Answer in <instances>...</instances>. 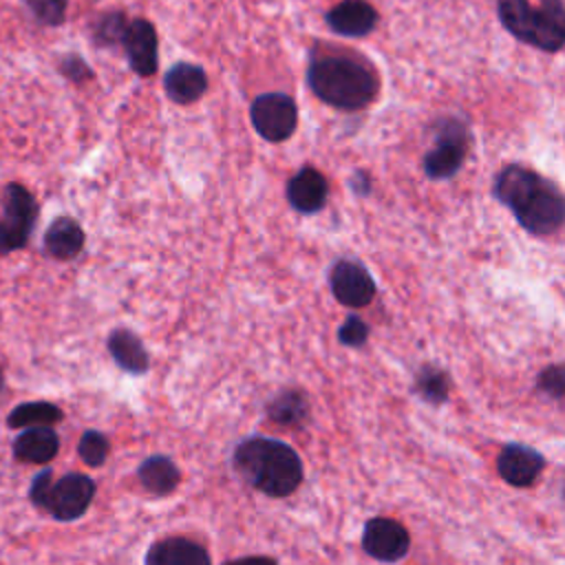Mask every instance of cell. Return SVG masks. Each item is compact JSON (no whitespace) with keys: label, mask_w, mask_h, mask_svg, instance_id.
Masks as SVG:
<instances>
[{"label":"cell","mask_w":565,"mask_h":565,"mask_svg":"<svg viewBox=\"0 0 565 565\" xmlns=\"http://www.w3.org/2000/svg\"><path fill=\"white\" fill-rule=\"evenodd\" d=\"M492 194L534 236L556 234L565 225V194L532 168L521 163L501 168L494 177Z\"/></svg>","instance_id":"cell-1"},{"label":"cell","mask_w":565,"mask_h":565,"mask_svg":"<svg viewBox=\"0 0 565 565\" xmlns=\"http://www.w3.org/2000/svg\"><path fill=\"white\" fill-rule=\"evenodd\" d=\"M234 470L267 497H289L302 483V461L298 452L271 437H247L232 452Z\"/></svg>","instance_id":"cell-2"},{"label":"cell","mask_w":565,"mask_h":565,"mask_svg":"<svg viewBox=\"0 0 565 565\" xmlns=\"http://www.w3.org/2000/svg\"><path fill=\"white\" fill-rule=\"evenodd\" d=\"M307 82L318 99L340 110L366 108L380 90L373 68L347 55L313 57L307 71Z\"/></svg>","instance_id":"cell-3"},{"label":"cell","mask_w":565,"mask_h":565,"mask_svg":"<svg viewBox=\"0 0 565 565\" xmlns=\"http://www.w3.org/2000/svg\"><path fill=\"white\" fill-rule=\"evenodd\" d=\"M501 24L521 42L554 53L565 46V4L561 0H497Z\"/></svg>","instance_id":"cell-4"},{"label":"cell","mask_w":565,"mask_h":565,"mask_svg":"<svg viewBox=\"0 0 565 565\" xmlns=\"http://www.w3.org/2000/svg\"><path fill=\"white\" fill-rule=\"evenodd\" d=\"M95 490V481L84 472H66L62 479H53V470L44 468L33 477L29 499L55 521L68 523L88 510Z\"/></svg>","instance_id":"cell-5"},{"label":"cell","mask_w":565,"mask_h":565,"mask_svg":"<svg viewBox=\"0 0 565 565\" xmlns=\"http://www.w3.org/2000/svg\"><path fill=\"white\" fill-rule=\"evenodd\" d=\"M468 148H470V132L466 124L455 117L441 119L435 132V141L422 159L424 174L433 181L450 179L463 166Z\"/></svg>","instance_id":"cell-6"},{"label":"cell","mask_w":565,"mask_h":565,"mask_svg":"<svg viewBox=\"0 0 565 565\" xmlns=\"http://www.w3.org/2000/svg\"><path fill=\"white\" fill-rule=\"evenodd\" d=\"M38 218L33 194L20 183H7L0 210V254H11L29 243Z\"/></svg>","instance_id":"cell-7"},{"label":"cell","mask_w":565,"mask_h":565,"mask_svg":"<svg viewBox=\"0 0 565 565\" xmlns=\"http://www.w3.org/2000/svg\"><path fill=\"white\" fill-rule=\"evenodd\" d=\"M249 119L254 130L271 141H285L298 126V106L287 93H263L249 106Z\"/></svg>","instance_id":"cell-8"},{"label":"cell","mask_w":565,"mask_h":565,"mask_svg":"<svg viewBox=\"0 0 565 565\" xmlns=\"http://www.w3.org/2000/svg\"><path fill=\"white\" fill-rule=\"evenodd\" d=\"M329 285L335 300L351 309L366 307L375 298V280L358 260H338L329 271Z\"/></svg>","instance_id":"cell-9"},{"label":"cell","mask_w":565,"mask_h":565,"mask_svg":"<svg viewBox=\"0 0 565 565\" xmlns=\"http://www.w3.org/2000/svg\"><path fill=\"white\" fill-rule=\"evenodd\" d=\"M362 547L377 561L395 563L406 556L411 547V534L402 523L386 516H375L364 525Z\"/></svg>","instance_id":"cell-10"},{"label":"cell","mask_w":565,"mask_h":565,"mask_svg":"<svg viewBox=\"0 0 565 565\" xmlns=\"http://www.w3.org/2000/svg\"><path fill=\"white\" fill-rule=\"evenodd\" d=\"M121 46H124V53L128 57L130 68L137 75L150 77V75L157 73L159 38H157V31H154L152 22H148L143 18L130 20Z\"/></svg>","instance_id":"cell-11"},{"label":"cell","mask_w":565,"mask_h":565,"mask_svg":"<svg viewBox=\"0 0 565 565\" xmlns=\"http://www.w3.org/2000/svg\"><path fill=\"white\" fill-rule=\"evenodd\" d=\"M545 468V459L539 450L523 444H508L497 457V470L505 483L514 488L532 486Z\"/></svg>","instance_id":"cell-12"},{"label":"cell","mask_w":565,"mask_h":565,"mask_svg":"<svg viewBox=\"0 0 565 565\" xmlns=\"http://www.w3.org/2000/svg\"><path fill=\"white\" fill-rule=\"evenodd\" d=\"M329 194L327 179L311 166L300 168L287 183V201L300 214H313L324 207Z\"/></svg>","instance_id":"cell-13"},{"label":"cell","mask_w":565,"mask_h":565,"mask_svg":"<svg viewBox=\"0 0 565 565\" xmlns=\"http://www.w3.org/2000/svg\"><path fill=\"white\" fill-rule=\"evenodd\" d=\"M327 24L344 38H362L377 24V11L366 0H342L327 13Z\"/></svg>","instance_id":"cell-14"},{"label":"cell","mask_w":565,"mask_h":565,"mask_svg":"<svg viewBox=\"0 0 565 565\" xmlns=\"http://www.w3.org/2000/svg\"><path fill=\"white\" fill-rule=\"evenodd\" d=\"M143 565H212V561L203 545L183 536H168L150 545Z\"/></svg>","instance_id":"cell-15"},{"label":"cell","mask_w":565,"mask_h":565,"mask_svg":"<svg viewBox=\"0 0 565 565\" xmlns=\"http://www.w3.org/2000/svg\"><path fill=\"white\" fill-rule=\"evenodd\" d=\"M163 90L177 104H194L207 90V75L196 64L177 62L163 77Z\"/></svg>","instance_id":"cell-16"},{"label":"cell","mask_w":565,"mask_h":565,"mask_svg":"<svg viewBox=\"0 0 565 565\" xmlns=\"http://www.w3.org/2000/svg\"><path fill=\"white\" fill-rule=\"evenodd\" d=\"M13 457L18 461L26 463H49L57 450H60V435L53 430V426H38V428H24L15 441H13Z\"/></svg>","instance_id":"cell-17"},{"label":"cell","mask_w":565,"mask_h":565,"mask_svg":"<svg viewBox=\"0 0 565 565\" xmlns=\"http://www.w3.org/2000/svg\"><path fill=\"white\" fill-rule=\"evenodd\" d=\"M84 247V230L71 216L55 218L44 234V249L57 260L75 258Z\"/></svg>","instance_id":"cell-18"},{"label":"cell","mask_w":565,"mask_h":565,"mask_svg":"<svg viewBox=\"0 0 565 565\" xmlns=\"http://www.w3.org/2000/svg\"><path fill=\"white\" fill-rule=\"evenodd\" d=\"M108 353L117 362V366H121L124 371L135 373V375L146 373L150 366V358H148L143 342L137 338V333H132L128 329L110 331Z\"/></svg>","instance_id":"cell-19"},{"label":"cell","mask_w":565,"mask_h":565,"mask_svg":"<svg viewBox=\"0 0 565 565\" xmlns=\"http://www.w3.org/2000/svg\"><path fill=\"white\" fill-rule=\"evenodd\" d=\"M137 477H139V483L143 486V490L150 494H157V497L170 494L181 481L179 468L166 455L146 457L137 468Z\"/></svg>","instance_id":"cell-20"},{"label":"cell","mask_w":565,"mask_h":565,"mask_svg":"<svg viewBox=\"0 0 565 565\" xmlns=\"http://www.w3.org/2000/svg\"><path fill=\"white\" fill-rule=\"evenodd\" d=\"M267 417L285 428H298L309 419V402L302 391L285 388L267 402Z\"/></svg>","instance_id":"cell-21"},{"label":"cell","mask_w":565,"mask_h":565,"mask_svg":"<svg viewBox=\"0 0 565 565\" xmlns=\"http://www.w3.org/2000/svg\"><path fill=\"white\" fill-rule=\"evenodd\" d=\"M64 419V413L53 402H22L9 415V428H38V426H53Z\"/></svg>","instance_id":"cell-22"},{"label":"cell","mask_w":565,"mask_h":565,"mask_svg":"<svg viewBox=\"0 0 565 565\" xmlns=\"http://www.w3.org/2000/svg\"><path fill=\"white\" fill-rule=\"evenodd\" d=\"M448 391H450V382H448V375L446 371L437 369V366H430V364H424L417 375H415V393L433 404V406H439L448 399Z\"/></svg>","instance_id":"cell-23"},{"label":"cell","mask_w":565,"mask_h":565,"mask_svg":"<svg viewBox=\"0 0 565 565\" xmlns=\"http://www.w3.org/2000/svg\"><path fill=\"white\" fill-rule=\"evenodd\" d=\"M126 15L121 11H108L104 15L97 18V22L93 24V40L99 46H113V44H121L126 29H128Z\"/></svg>","instance_id":"cell-24"},{"label":"cell","mask_w":565,"mask_h":565,"mask_svg":"<svg viewBox=\"0 0 565 565\" xmlns=\"http://www.w3.org/2000/svg\"><path fill=\"white\" fill-rule=\"evenodd\" d=\"M108 450H110V441L104 433L99 430H86L82 437H79V444H77V455L79 459L86 463V466H102L108 457Z\"/></svg>","instance_id":"cell-25"},{"label":"cell","mask_w":565,"mask_h":565,"mask_svg":"<svg viewBox=\"0 0 565 565\" xmlns=\"http://www.w3.org/2000/svg\"><path fill=\"white\" fill-rule=\"evenodd\" d=\"M536 388L550 399H565V362L545 366L536 377Z\"/></svg>","instance_id":"cell-26"},{"label":"cell","mask_w":565,"mask_h":565,"mask_svg":"<svg viewBox=\"0 0 565 565\" xmlns=\"http://www.w3.org/2000/svg\"><path fill=\"white\" fill-rule=\"evenodd\" d=\"M29 11L46 26H60L66 18L68 0H24Z\"/></svg>","instance_id":"cell-27"},{"label":"cell","mask_w":565,"mask_h":565,"mask_svg":"<svg viewBox=\"0 0 565 565\" xmlns=\"http://www.w3.org/2000/svg\"><path fill=\"white\" fill-rule=\"evenodd\" d=\"M338 340L344 347H362L369 340V324L358 316H349L338 329Z\"/></svg>","instance_id":"cell-28"},{"label":"cell","mask_w":565,"mask_h":565,"mask_svg":"<svg viewBox=\"0 0 565 565\" xmlns=\"http://www.w3.org/2000/svg\"><path fill=\"white\" fill-rule=\"evenodd\" d=\"M60 71L73 82H84V79L93 77V71L86 66V62L82 57H73V55L60 60Z\"/></svg>","instance_id":"cell-29"},{"label":"cell","mask_w":565,"mask_h":565,"mask_svg":"<svg viewBox=\"0 0 565 565\" xmlns=\"http://www.w3.org/2000/svg\"><path fill=\"white\" fill-rule=\"evenodd\" d=\"M223 565H278V561L271 556H241V558L225 561Z\"/></svg>","instance_id":"cell-30"},{"label":"cell","mask_w":565,"mask_h":565,"mask_svg":"<svg viewBox=\"0 0 565 565\" xmlns=\"http://www.w3.org/2000/svg\"><path fill=\"white\" fill-rule=\"evenodd\" d=\"M2 388H4V375H2V369H0V393H2Z\"/></svg>","instance_id":"cell-31"},{"label":"cell","mask_w":565,"mask_h":565,"mask_svg":"<svg viewBox=\"0 0 565 565\" xmlns=\"http://www.w3.org/2000/svg\"><path fill=\"white\" fill-rule=\"evenodd\" d=\"M563 499H565V486H563Z\"/></svg>","instance_id":"cell-32"}]
</instances>
